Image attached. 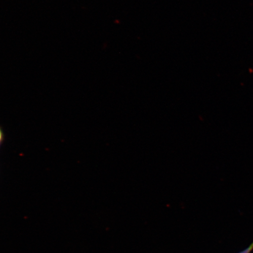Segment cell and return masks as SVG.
Masks as SVG:
<instances>
[{"mask_svg":"<svg viewBox=\"0 0 253 253\" xmlns=\"http://www.w3.org/2000/svg\"><path fill=\"white\" fill-rule=\"evenodd\" d=\"M253 251V242L252 243L251 245H250L248 248H247L244 251L240 252L239 253H251Z\"/></svg>","mask_w":253,"mask_h":253,"instance_id":"cell-1","label":"cell"},{"mask_svg":"<svg viewBox=\"0 0 253 253\" xmlns=\"http://www.w3.org/2000/svg\"><path fill=\"white\" fill-rule=\"evenodd\" d=\"M3 137H4V135H3L2 131L1 128H0V145H1L2 143Z\"/></svg>","mask_w":253,"mask_h":253,"instance_id":"cell-2","label":"cell"}]
</instances>
